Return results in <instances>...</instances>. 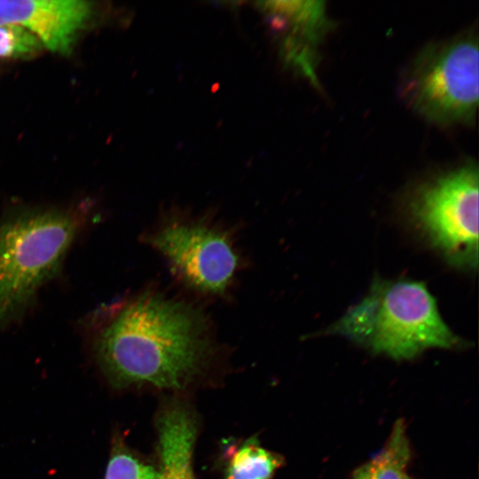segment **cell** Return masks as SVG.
<instances>
[{
    "instance_id": "6da1fadb",
    "label": "cell",
    "mask_w": 479,
    "mask_h": 479,
    "mask_svg": "<svg viewBox=\"0 0 479 479\" xmlns=\"http://www.w3.org/2000/svg\"><path fill=\"white\" fill-rule=\"evenodd\" d=\"M97 351L116 385L181 389L208 367L216 342L200 308L147 287L119 304L101 330Z\"/></svg>"
},
{
    "instance_id": "7a4b0ae2",
    "label": "cell",
    "mask_w": 479,
    "mask_h": 479,
    "mask_svg": "<svg viewBox=\"0 0 479 479\" xmlns=\"http://www.w3.org/2000/svg\"><path fill=\"white\" fill-rule=\"evenodd\" d=\"M331 332L397 360L413 358L429 348L452 349L461 343L426 285L408 279L373 282Z\"/></svg>"
},
{
    "instance_id": "3957f363",
    "label": "cell",
    "mask_w": 479,
    "mask_h": 479,
    "mask_svg": "<svg viewBox=\"0 0 479 479\" xmlns=\"http://www.w3.org/2000/svg\"><path fill=\"white\" fill-rule=\"evenodd\" d=\"M145 240L184 287L204 297L228 295L245 268L236 232L208 213L171 208L145 232Z\"/></svg>"
},
{
    "instance_id": "277c9868",
    "label": "cell",
    "mask_w": 479,
    "mask_h": 479,
    "mask_svg": "<svg viewBox=\"0 0 479 479\" xmlns=\"http://www.w3.org/2000/svg\"><path fill=\"white\" fill-rule=\"evenodd\" d=\"M83 221L75 211L45 209L0 224V326L53 275Z\"/></svg>"
},
{
    "instance_id": "5b68a950",
    "label": "cell",
    "mask_w": 479,
    "mask_h": 479,
    "mask_svg": "<svg viewBox=\"0 0 479 479\" xmlns=\"http://www.w3.org/2000/svg\"><path fill=\"white\" fill-rule=\"evenodd\" d=\"M401 94L428 122L471 124L479 97L477 36L468 32L425 45L403 75Z\"/></svg>"
},
{
    "instance_id": "8992f818",
    "label": "cell",
    "mask_w": 479,
    "mask_h": 479,
    "mask_svg": "<svg viewBox=\"0 0 479 479\" xmlns=\"http://www.w3.org/2000/svg\"><path fill=\"white\" fill-rule=\"evenodd\" d=\"M478 168L472 161L419 184L409 208L429 241L456 265L478 263Z\"/></svg>"
},
{
    "instance_id": "52a82bcc",
    "label": "cell",
    "mask_w": 479,
    "mask_h": 479,
    "mask_svg": "<svg viewBox=\"0 0 479 479\" xmlns=\"http://www.w3.org/2000/svg\"><path fill=\"white\" fill-rule=\"evenodd\" d=\"M279 33L280 55L287 67L320 87L318 67L322 43L332 28L324 1H267L257 3Z\"/></svg>"
},
{
    "instance_id": "ba28073f",
    "label": "cell",
    "mask_w": 479,
    "mask_h": 479,
    "mask_svg": "<svg viewBox=\"0 0 479 479\" xmlns=\"http://www.w3.org/2000/svg\"><path fill=\"white\" fill-rule=\"evenodd\" d=\"M92 11V4L83 0H0V24L20 26L43 48L68 54Z\"/></svg>"
},
{
    "instance_id": "9c48e42d",
    "label": "cell",
    "mask_w": 479,
    "mask_h": 479,
    "mask_svg": "<svg viewBox=\"0 0 479 479\" xmlns=\"http://www.w3.org/2000/svg\"><path fill=\"white\" fill-rule=\"evenodd\" d=\"M159 479H196L192 452L198 425L193 412L179 401L165 405L157 418Z\"/></svg>"
},
{
    "instance_id": "30bf717a",
    "label": "cell",
    "mask_w": 479,
    "mask_h": 479,
    "mask_svg": "<svg viewBox=\"0 0 479 479\" xmlns=\"http://www.w3.org/2000/svg\"><path fill=\"white\" fill-rule=\"evenodd\" d=\"M411 459L410 443L403 420H397L383 446L367 462L358 467L353 479H411L407 466Z\"/></svg>"
},
{
    "instance_id": "8fae6325",
    "label": "cell",
    "mask_w": 479,
    "mask_h": 479,
    "mask_svg": "<svg viewBox=\"0 0 479 479\" xmlns=\"http://www.w3.org/2000/svg\"><path fill=\"white\" fill-rule=\"evenodd\" d=\"M283 463L282 456L251 437L231 452L224 479H271Z\"/></svg>"
},
{
    "instance_id": "7c38bea8",
    "label": "cell",
    "mask_w": 479,
    "mask_h": 479,
    "mask_svg": "<svg viewBox=\"0 0 479 479\" xmlns=\"http://www.w3.org/2000/svg\"><path fill=\"white\" fill-rule=\"evenodd\" d=\"M43 49L42 43L27 29L14 24H0L1 59H26Z\"/></svg>"
},
{
    "instance_id": "4fadbf2b",
    "label": "cell",
    "mask_w": 479,
    "mask_h": 479,
    "mask_svg": "<svg viewBox=\"0 0 479 479\" xmlns=\"http://www.w3.org/2000/svg\"><path fill=\"white\" fill-rule=\"evenodd\" d=\"M105 479H159V472L123 447H115L108 460Z\"/></svg>"
}]
</instances>
